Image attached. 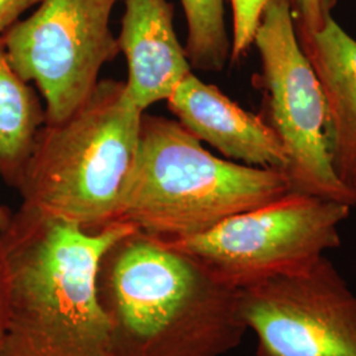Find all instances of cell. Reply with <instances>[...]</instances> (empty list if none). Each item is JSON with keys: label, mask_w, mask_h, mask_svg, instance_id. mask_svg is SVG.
I'll use <instances>...</instances> for the list:
<instances>
[{"label": "cell", "mask_w": 356, "mask_h": 356, "mask_svg": "<svg viewBox=\"0 0 356 356\" xmlns=\"http://www.w3.org/2000/svg\"><path fill=\"white\" fill-rule=\"evenodd\" d=\"M132 229L116 222L89 231L22 204L0 231L8 280L0 356H115L97 277Z\"/></svg>", "instance_id": "1"}, {"label": "cell", "mask_w": 356, "mask_h": 356, "mask_svg": "<svg viewBox=\"0 0 356 356\" xmlns=\"http://www.w3.org/2000/svg\"><path fill=\"white\" fill-rule=\"evenodd\" d=\"M97 292L115 356H223L247 332L238 289L138 229L103 256Z\"/></svg>", "instance_id": "2"}, {"label": "cell", "mask_w": 356, "mask_h": 356, "mask_svg": "<svg viewBox=\"0 0 356 356\" xmlns=\"http://www.w3.org/2000/svg\"><path fill=\"white\" fill-rule=\"evenodd\" d=\"M143 114L126 81L101 79L72 114L38 132L16 188L23 204L89 231L119 222Z\"/></svg>", "instance_id": "3"}, {"label": "cell", "mask_w": 356, "mask_h": 356, "mask_svg": "<svg viewBox=\"0 0 356 356\" xmlns=\"http://www.w3.org/2000/svg\"><path fill=\"white\" fill-rule=\"evenodd\" d=\"M289 191L282 172L216 157L176 119L145 111L138 161L119 222L173 242L200 235Z\"/></svg>", "instance_id": "4"}, {"label": "cell", "mask_w": 356, "mask_h": 356, "mask_svg": "<svg viewBox=\"0 0 356 356\" xmlns=\"http://www.w3.org/2000/svg\"><path fill=\"white\" fill-rule=\"evenodd\" d=\"M350 204L289 191L209 231L168 242L235 289L292 275L341 245Z\"/></svg>", "instance_id": "5"}, {"label": "cell", "mask_w": 356, "mask_h": 356, "mask_svg": "<svg viewBox=\"0 0 356 356\" xmlns=\"http://www.w3.org/2000/svg\"><path fill=\"white\" fill-rule=\"evenodd\" d=\"M260 57L263 118L288 157L291 191L356 204L331 164L327 110L318 76L296 33L292 0H269L254 33Z\"/></svg>", "instance_id": "6"}, {"label": "cell", "mask_w": 356, "mask_h": 356, "mask_svg": "<svg viewBox=\"0 0 356 356\" xmlns=\"http://www.w3.org/2000/svg\"><path fill=\"white\" fill-rule=\"evenodd\" d=\"M116 0H41L38 10L1 40L16 72L35 83L45 123H56L85 102L104 65L120 53L110 22Z\"/></svg>", "instance_id": "7"}, {"label": "cell", "mask_w": 356, "mask_h": 356, "mask_svg": "<svg viewBox=\"0 0 356 356\" xmlns=\"http://www.w3.org/2000/svg\"><path fill=\"white\" fill-rule=\"evenodd\" d=\"M238 307L256 356H356V294L326 256L239 289Z\"/></svg>", "instance_id": "8"}, {"label": "cell", "mask_w": 356, "mask_h": 356, "mask_svg": "<svg viewBox=\"0 0 356 356\" xmlns=\"http://www.w3.org/2000/svg\"><path fill=\"white\" fill-rule=\"evenodd\" d=\"M166 103L178 123L193 136L231 161L285 175L286 153L263 116L245 111L193 72L178 83Z\"/></svg>", "instance_id": "9"}, {"label": "cell", "mask_w": 356, "mask_h": 356, "mask_svg": "<svg viewBox=\"0 0 356 356\" xmlns=\"http://www.w3.org/2000/svg\"><path fill=\"white\" fill-rule=\"evenodd\" d=\"M173 17L169 0H126L118 44L127 61L128 94L143 113L166 102L193 72Z\"/></svg>", "instance_id": "10"}, {"label": "cell", "mask_w": 356, "mask_h": 356, "mask_svg": "<svg viewBox=\"0 0 356 356\" xmlns=\"http://www.w3.org/2000/svg\"><path fill=\"white\" fill-rule=\"evenodd\" d=\"M300 42L325 95L331 164L351 189L356 182V40L330 11L318 31Z\"/></svg>", "instance_id": "11"}, {"label": "cell", "mask_w": 356, "mask_h": 356, "mask_svg": "<svg viewBox=\"0 0 356 356\" xmlns=\"http://www.w3.org/2000/svg\"><path fill=\"white\" fill-rule=\"evenodd\" d=\"M45 122L38 92L16 72L0 36V178L13 189Z\"/></svg>", "instance_id": "12"}, {"label": "cell", "mask_w": 356, "mask_h": 356, "mask_svg": "<svg viewBox=\"0 0 356 356\" xmlns=\"http://www.w3.org/2000/svg\"><path fill=\"white\" fill-rule=\"evenodd\" d=\"M186 17V57L191 69L222 72L231 57L225 0H181Z\"/></svg>", "instance_id": "13"}, {"label": "cell", "mask_w": 356, "mask_h": 356, "mask_svg": "<svg viewBox=\"0 0 356 356\" xmlns=\"http://www.w3.org/2000/svg\"><path fill=\"white\" fill-rule=\"evenodd\" d=\"M232 10L229 61H241L254 45V33L269 0H229Z\"/></svg>", "instance_id": "14"}, {"label": "cell", "mask_w": 356, "mask_h": 356, "mask_svg": "<svg viewBox=\"0 0 356 356\" xmlns=\"http://www.w3.org/2000/svg\"><path fill=\"white\" fill-rule=\"evenodd\" d=\"M300 40L313 36L330 13L332 0H292Z\"/></svg>", "instance_id": "15"}, {"label": "cell", "mask_w": 356, "mask_h": 356, "mask_svg": "<svg viewBox=\"0 0 356 356\" xmlns=\"http://www.w3.org/2000/svg\"><path fill=\"white\" fill-rule=\"evenodd\" d=\"M40 3L41 0H0V36L17 23L23 13Z\"/></svg>", "instance_id": "16"}, {"label": "cell", "mask_w": 356, "mask_h": 356, "mask_svg": "<svg viewBox=\"0 0 356 356\" xmlns=\"http://www.w3.org/2000/svg\"><path fill=\"white\" fill-rule=\"evenodd\" d=\"M8 318V280L7 269L3 257V251L0 247V344L4 337V331Z\"/></svg>", "instance_id": "17"}, {"label": "cell", "mask_w": 356, "mask_h": 356, "mask_svg": "<svg viewBox=\"0 0 356 356\" xmlns=\"http://www.w3.org/2000/svg\"><path fill=\"white\" fill-rule=\"evenodd\" d=\"M11 216H13L11 210H10L8 207L0 204V231L7 227V225H8L10 219H11Z\"/></svg>", "instance_id": "18"}, {"label": "cell", "mask_w": 356, "mask_h": 356, "mask_svg": "<svg viewBox=\"0 0 356 356\" xmlns=\"http://www.w3.org/2000/svg\"><path fill=\"white\" fill-rule=\"evenodd\" d=\"M351 191H354V194L356 195V182L353 185V188H351Z\"/></svg>", "instance_id": "19"}]
</instances>
